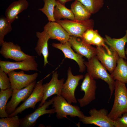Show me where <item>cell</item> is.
I'll return each instance as SVG.
<instances>
[{
    "instance_id": "cell-1",
    "label": "cell",
    "mask_w": 127,
    "mask_h": 127,
    "mask_svg": "<svg viewBox=\"0 0 127 127\" xmlns=\"http://www.w3.org/2000/svg\"><path fill=\"white\" fill-rule=\"evenodd\" d=\"M87 73L95 79H101L108 86L110 95L108 102L111 99L115 89V81L107 70L98 60L96 56L87 61H84Z\"/></svg>"
},
{
    "instance_id": "cell-2",
    "label": "cell",
    "mask_w": 127,
    "mask_h": 127,
    "mask_svg": "<svg viewBox=\"0 0 127 127\" xmlns=\"http://www.w3.org/2000/svg\"><path fill=\"white\" fill-rule=\"evenodd\" d=\"M114 91L113 104L108 114L113 121L127 112V89L125 84L115 80Z\"/></svg>"
},
{
    "instance_id": "cell-3",
    "label": "cell",
    "mask_w": 127,
    "mask_h": 127,
    "mask_svg": "<svg viewBox=\"0 0 127 127\" xmlns=\"http://www.w3.org/2000/svg\"><path fill=\"white\" fill-rule=\"evenodd\" d=\"M53 98L52 107L55 109L58 119L67 118V116L71 117H77L80 119L85 116L79 107L69 103L61 95H56Z\"/></svg>"
},
{
    "instance_id": "cell-4",
    "label": "cell",
    "mask_w": 127,
    "mask_h": 127,
    "mask_svg": "<svg viewBox=\"0 0 127 127\" xmlns=\"http://www.w3.org/2000/svg\"><path fill=\"white\" fill-rule=\"evenodd\" d=\"M90 116H85L79 121L85 124H92L100 127H115L114 121L108 115V110L104 108L97 110L91 109L88 112Z\"/></svg>"
},
{
    "instance_id": "cell-5",
    "label": "cell",
    "mask_w": 127,
    "mask_h": 127,
    "mask_svg": "<svg viewBox=\"0 0 127 127\" xmlns=\"http://www.w3.org/2000/svg\"><path fill=\"white\" fill-rule=\"evenodd\" d=\"M55 21L62 27L70 36L81 38L87 30L93 29V20L89 19L83 20L65 19L57 20Z\"/></svg>"
},
{
    "instance_id": "cell-6",
    "label": "cell",
    "mask_w": 127,
    "mask_h": 127,
    "mask_svg": "<svg viewBox=\"0 0 127 127\" xmlns=\"http://www.w3.org/2000/svg\"><path fill=\"white\" fill-rule=\"evenodd\" d=\"M67 78L64 83L61 91V95L69 103H76L77 100L75 95L76 89L79 85V81L84 76L82 75H74L72 73L71 67H69L67 70Z\"/></svg>"
},
{
    "instance_id": "cell-7",
    "label": "cell",
    "mask_w": 127,
    "mask_h": 127,
    "mask_svg": "<svg viewBox=\"0 0 127 127\" xmlns=\"http://www.w3.org/2000/svg\"><path fill=\"white\" fill-rule=\"evenodd\" d=\"M44 79L36 83L33 91L29 96L14 112L9 115V117L17 115L29 108L34 109L37 103L42 101L44 97L43 83Z\"/></svg>"
},
{
    "instance_id": "cell-8",
    "label": "cell",
    "mask_w": 127,
    "mask_h": 127,
    "mask_svg": "<svg viewBox=\"0 0 127 127\" xmlns=\"http://www.w3.org/2000/svg\"><path fill=\"white\" fill-rule=\"evenodd\" d=\"M81 86V91L84 92L83 97L77 99L80 106L84 107L87 106L95 98L97 89L96 81L87 73L84 76Z\"/></svg>"
},
{
    "instance_id": "cell-9",
    "label": "cell",
    "mask_w": 127,
    "mask_h": 127,
    "mask_svg": "<svg viewBox=\"0 0 127 127\" xmlns=\"http://www.w3.org/2000/svg\"><path fill=\"white\" fill-rule=\"evenodd\" d=\"M36 83L35 80L23 89L13 90L11 98L6 108V111L9 115L15 111L21 102H24L27 99L33 91Z\"/></svg>"
},
{
    "instance_id": "cell-10",
    "label": "cell",
    "mask_w": 127,
    "mask_h": 127,
    "mask_svg": "<svg viewBox=\"0 0 127 127\" xmlns=\"http://www.w3.org/2000/svg\"><path fill=\"white\" fill-rule=\"evenodd\" d=\"M53 102V98L48 101H46L41 107H38L33 112L20 119V127H33L36 124L37 120L40 117L46 114L55 113V109H47Z\"/></svg>"
},
{
    "instance_id": "cell-11",
    "label": "cell",
    "mask_w": 127,
    "mask_h": 127,
    "mask_svg": "<svg viewBox=\"0 0 127 127\" xmlns=\"http://www.w3.org/2000/svg\"><path fill=\"white\" fill-rule=\"evenodd\" d=\"M36 56L19 61L13 62L0 60L1 69L6 73L16 70H21L25 71H38V65L35 60Z\"/></svg>"
},
{
    "instance_id": "cell-12",
    "label": "cell",
    "mask_w": 127,
    "mask_h": 127,
    "mask_svg": "<svg viewBox=\"0 0 127 127\" xmlns=\"http://www.w3.org/2000/svg\"><path fill=\"white\" fill-rule=\"evenodd\" d=\"M1 46L0 53L6 59L19 62L35 56L25 54L22 51L20 46L12 42L4 41Z\"/></svg>"
},
{
    "instance_id": "cell-13",
    "label": "cell",
    "mask_w": 127,
    "mask_h": 127,
    "mask_svg": "<svg viewBox=\"0 0 127 127\" xmlns=\"http://www.w3.org/2000/svg\"><path fill=\"white\" fill-rule=\"evenodd\" d=\"M57 71L53 72L50 81L43 84V98L38 107L42 106L47 99L52 95H56L57 96L61 95L64 79L63 78L59 79Z\"/></svg>"
},
{
    "instance_id": "cell-14",
    "label": "cell",
    "mask_w": 127,
    "mask_h": 127,
    "mask_svg": "<svg viewBox=\"0 0 127 127\" xmlns=\"http://www.w3.org/2000/svg\"><path fill=\"white\" fill-rule=\"evenodd\" d=\"M7 74L13 90L21 89L27 87L35 80L38 75L37 72L29 75L25 73L23 70L19 72L13 71Z\"/></svg>"
},
{
    "instance_id": "cell-15",
    "label": "cell",
    "mask_w": 127,
    "mask_h": 127,
    "mask_svg": "<svg viewBox=\"0 0 127 127\" xmlns=\"http://www.w3.org/2000/svg\"><path fill=\"white\" fill-rule=\"evenodd\" d=\"M96 56L102 64L111 74L117 64L119 57L117 53L112 49V53H108L103 47L96 46Z\"/></svg>"
},
{
    "instance_id": "cell-16",
    "label": "cell",
    "mask_w": 127,
    "mask_h": 127,
    "mask_svg": "<svg viewBox=\"0 0 127 127\" xmlns=\"http://www.w3.org/2000/svg\"><path fill=\"white\" fill-rule=\"evenodd\" d=\"M44 29L50 39L56 40L62 44L68 41L70 36L68 33L60 24L56 21L49 22L44 26Z\"/></svg>"
},
{
    "instance_id": "cell-17",
    "label": "cell",
    "mask_w": 127,
    "mask_h": 127,
    "mask_svg": "<svg viewBox=\"0 0 127 127\" xmlns=\"http://www.w3.org/2000/svg\"><path fill=\"white\" fill-rule=\"evenodd\" d=\"M68 41L72 48L77 53L89 60L96 55V48L73 36H70Z\"/></svg>"
},
{
    "instance_id": "cell-18",
    "label": "cell",
    "mask_w": 127,
    "mask_h": 127,
    "mask_svg": "<svg viewBox=\"0 0 127 127\" xmlns=\"http://www.w3.org/2000/svg\"><path fill=\"white\" fill-rule=\"evenodd\" d=\"M52 46L62 51L64 54L65 58L75 61L79 66L80 72L83 73L85 71L86 66L84 63L85 61L83 58V56L75 52L69 41L64 44L53 43L52 44Z\"/></svg>"
},
{
    "instance_id": "cell-19",
    "label": "cell",
    "mask_w": 127,
    "mask_h": 127,
    "mask_svg": "<svg viewBox=\"0 0 127 127\" xmlns=\"http://www.w3.org/2000/svg\"><path fill=\"white\" fill-rule=\"evenodd\" d=\"M36 36L38 40L35 49L39 56L42 55L44 59V66H45L49 64L48 60L49 55L48 42L50 38L44 30L42 32H36Z\"/></svg>"
},
{
    "instance_id": "cell-20",
    "label": "cell",
    "mask_w": 127,
    "mask_h": 127,
    "mask_svg": "<svg viewBox=\"0 0 127 127\" xmlns=\"http://www.w3.org/2000/svg\"><path fill=\"white\" fill-rule=\"evenodd\" d=\"M81 38L88 44L103 47L109 54H111L112 53L111 49L105 44L104 39L99 34L97 31L94 30L93 29L87 30Z\"/></svg>"
},
{
    "instance_id": "cell-21",
    "label": "cell",
    "mask_w": 127,
    "mask_h": 127,
    "mask_svg": "<svg viewBox=\"0 0 127 127\" xmlns=\"http://www.w3.org/2000/svg\"><path fill=\"white\" fill-rule=\"evenodd\" d=\"M29 6L27 0H18L12 3L6 9L5 17L11 24L16 18L17 15L23 11L27 9Z\"/></svg>"
},
{
    "instance_id": "cell-22",
    "label": "cell",
    "mask_w": 127,
    "mask_h": 127,
    "mask_svg": "<svg viewBox=\"0 0 127 127\" xmlns=\"http://www.w3.org/2000/svg\"><path fill=\"white\" fill-rule=\"evenodd\" d=\"M104 41L109 45L110 48L114 50L117 53L119 57L127 59L125 54V45L127 43V30L125 36L119 39L112 38L107 35H105Z\"/></svg>"
},
{
    "instance_id": "cell-23",
    "label": "cell",
    "mask_w": 127,
    "mask_h": 127,
    "mask_svg": "<svg viewBox=\"0 0 127 127\" xmlns=\"http://www.w3.org/2000/svg\"><path fill=\"white\" fill-rule=\"evenodd\" d=\"M111 75L115 80L127 83V62L123 58L119 57L116 66Z\"/></svg>"
},
{
    "instance_id": "cell-24",
    "label": "cell",
    "mask_w": 127,
    "mask_h": 127,
    "mask_svg": "<svg viewBox=\"0 0 127 127\" xmlns=\"http://www.w3.org/2000/svg\"><path fill=\"white\" fill-rule=\"evenodd\" d=\"M71 9L75 20H83L89 19L91 13L81 3L75 0L71 4Z\"/></svg>"
},
{
    "instance_id": "cell-25",
    "label": "cell",
    "mask_w": 127,
    "mask_h": 127,
    "mask_svg": "<svg viewBox=\"0 0 127 127\" xmlns=\"http://www.w3.org/2000/svg\"><path fill=\"white\" fill-rule=\"evenodd\" d=\"M56 6L53 12L55 21L62 18L71 20H75L74 15L71 9L67 8L64 5L57 0Z\"/></svg>"
},
{
    "instance_id": "cell-26",
    "label": "cell",
    "mask_w": 127,
    "mask_h": 127,
    "mask_svg": "<svg viewBox=\"0 0 127 127\" xmlns=\"http://www.w3.org/2000/svg\"><path fill=\"white\" fill-rule=\"evenodd\" d=\"M13 92L11 88L0 91V117L1 118L9 117V115L6 111V108L7 101L12 96Z\"/></svg>"
},
{
    "instance_id": "cell-27",
    "label": "cell",
    "mask_w": 127,
    "mask_h": 127,
    "mask_svg": "<svg viewBox=\"0 0 127 127\" xmlns=\"http://www.w3.org/2000/svg\"><path fill=\"white\" fill-rule=\"evenodd\" d=\"M44 4L43 7L38 9L47 16L49 22H55L54 10L56 4V0H43Z\"/></svg>"
},
{
    "instance_id": "cell-28",
    "label": "cell",
    "mask_w": 127,
    "mask_h": 127,
    "mask_svg": "<svg viewBox=\"0 0 127 127\" xmlns=\"http://www.w3.org/2000/svg\"><path fill=\"white\" fill-rule=\"evenodd\" d=\"M85 6L91 14L95 13L103 4V0H77Z\"/></svg>"
},
{
    "instance_id": "cell-29",
    "label": "cell",
    "mask_w": 127,
    "mask_h": 127,
    "mask_svg": "<svg viewBox=\"0 0 127 127\" xmlns=\"http://www.w3.org/2000/svg\"><path fill=\"white\" fill-rule=\"evenodd\" d=\"M11 24L6 17L1 16L0 18V45L4 42V38L5 36L10 32L12 28Z\"/></svg>"
},
{
    "instance_id": "cell-30",
    "label": "cell",
    "mask_w": 127,
    "mask_h": 127,
    "mask_svg": "<svg viewBox=\"0 0 127 127\" xmlns=\"http://www.w3.org/2000/svg\"><path fill=\"white\" fill-rule=\"evenodd\" d=\"M20 123L17 115L0 119V127H19Z\"/></svg>"
},
{
    "instance_id": "cell-31",
    "label": "cell",
    "mask_w": 127,
    "mask_h": 127,
    "mask_svg": "<svg viewBox=\"0 0 127 127\" xmlns=\"http://www.w3.org/2000/svg\"><path fill=\"white\" fill-rule=\"evenodd\" d=\"M7 74L0 68V88L5 90L11 88V85Z\"/></svg>"
},
{
    "instance_id": "cell-32",
    "label": "cell",
    "mask_w": 127,
    "mask_h": 127,
    "mask_svg": "<svg viewBox=\"0 0 127 127\" xmlns=\"http://www.w3.org/2000/svg\"><path fill=\"white\" fill-rule=\"evenodd\" d=\"M115 127H127V112L114 121Z\"/></svg>"
},
{
    "instance_id": "cell-33",
    "label": "cell",
    "mask_w": 127,
    "mask_h": 127,
    "mask_svg": "<svg viewBox=\"0 0 127 127\" xmlns=\"http://www.w3.org/2000/svg\"><path fill=\"white\" fill-rule=\"evenodd\" d=\"M61 4L64 5L67 2L71 1L72 0H57Z\"/></svg>"
},
{
    "instance_id": "cell-34",
    "label": "cell",
    "mask_w": 127,
    "mask_h": 127,
    "mask_svg": "<svg viewBox=\"0 0 127 127\" xmlns=\"http://www.w3.org/2000/svg\"><path fill=\"white\" fill-rule=\"evenodd\" d=\"M125 54L127 56V48H126L125 50Z\"/></svg>"
}]
</instances>
